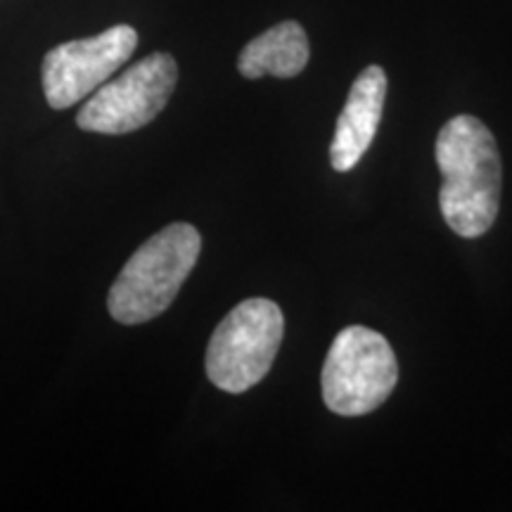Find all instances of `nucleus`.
<instances>
[{
  "label": "nucleus",
  "instance_id": "obj_8",
  "mask_svg": "<svg viewBox=\"0 0 512 512\" xmlns=\"http://www.w3.org/2000/svg\"><path fill=\"white\" fill-rule=\"evenodd\" d=\"M309 38L302 24L280 22L261 36L252 38L238 57V69L245 79H292L309 64Z\"/></svg>",
  "mask_w": 512,
  "mask_h": 512
},
{
  "label": "nucleus",
  "instance_id": "obj_1",
  "mask_svg": "<svg viewBox=\"0 0 512 512\" xmlns=\"http://www.w3.org/2000/svg\"><path fill=\"white\" fill-rule=\"evenodd\" d=\"M434 155L444 176L439 207L448 228L460 238H482L501 207L503 166L494 133L477 117L458 114L439 131Z\"/></svg>",
  "mask_w": 512,
  "mask_h": 512
},
{
  "label": "nucleus",
  "instance_id": "obj_3",
  "mask_svg": "<svg viewBox=\"0 0 512 512\" xmlns=\"http://www.w3.org/2000/svg\"><path fill=\"white\" fill-rule=\"evenodd\" d=\"M285 335L280 306L252 297L235 306L209 339L207 377L228 394H242L259 384L271 370Z\"/></svg>",
  "mask_w": 512,
  "mask_h": 512
},
{
  "label": "nucleus",
  "instance_id": "obj_5",
  "mask_svg": "<svg viewBox=\"0 0 512 512\" xmlns=\"http://www.w3.org/2000/svg\"><path fill=\"white\" fill-rule=\"evenodd\" d=\"M178 83V64L169 53H152L119 79L102 83L76 114L83 131L124 136L157 119Z\"/></svg>",
  "mask_w": 512,
  "mask_h": 512
},
{
  "label": "nucleus",
  "instance_id": "obj_6",
  "mask_svg": "<svg viewBox=\"0 0 512 512\" xmlns=\"http://www.w3.org/2000/svg\"><path fill=\"white\" fill-rule=\"evenodd\" d=\"M138 46L136 29L128 24L98 36L62 43L43 57V93L53 110H67L93 95L119 67L131 60Z\"/></svg>",
  "mask_w": 512,
  "mask_h": 512
},
{
  "label": "nucleus",
  "instance_id": "obj_4",
  "mask_svg": "<svg viewBox=\"0 0 512 512\" xmlns=\"http://www.w3.org/2000/svg\"><path fill=\"white\" fill-rule=\"evenodd\" d=\"M399 382V363L387 337L351 325L337 332L320 373L323 401L344 418L368 415L380 408Z\"/></svg>",
  "mask_w": 512,
  "mask_h": 512
},
{
  "label": "nucleus",
  "instance_id": "obj_2",
  "mask_svg": "<svg viewBox=\"0 0 512 512\" xmlns=\"http://www.w3.org/2000/svg\"><path fill=\"white\" fill-rule=\"evenodd\" d=\"M200 252V230L190 223H171L152 235L114 280L107 297L112 318L124 325H140L164 313L174 304Z\"/></svg>",
  "mask_w": 512,
  "mask_h": 512
},
{
  "label": "nucleus",
  "instance_id": "obj_7",
  "mask_svg": "<svg viewBox=\"0 0 512 512\" xmlns=\"http://www.w3.org/2000/svg\"><path fill=\"white\" fill-rule=\"evenodd\" d=\"M384 98H387V74L377 64H370L358 74L347 105L337 119L335 138L330 145V164L339 174L354 169L373 145L382 121Z\"/></svg>",
  "mask_w": 512,
  "mask_h": 512
}]
</instances>
